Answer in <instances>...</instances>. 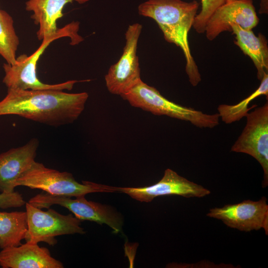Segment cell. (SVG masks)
<instances>
[{"label": "cell", "mask_w": 268, "mask_h": 268, "mask_svg": "<svg viewBox=\"0 0 268 268\" xmlns=\"http://www.w3.org/2000/svg\"><path fill=\"white\" fill-rule=\"evenodd\" d=\"M39 141L32 138L23 146L0 154V192H14L16 181L35 161Z\"/></svg>", "instance_id": "obj_13"}, {"label": "cell", "mask_w": 268, "mask_h": 268, "mask_svg": "<svg viewBox=\"0 0 268 268\" xmlns=\"http://www.w3.org/2000/svg\"><path fill=\"white\" fill-rule=\"evenodd\" d=\"M206 216L220 220L227 226L241 231L263 229L268 235V204L265 197L257 201L247 200L212 208Z\"/></svg>", "instance_id": "obj_9"}, {"label": "cell", "mask_w": 268, "mask_h": 268, "mask_svg": "<svg viewBox=\"0 0 268 268\" xmlns=\"http://www.w3.org/2000/svg\"><path fill=\"white\" fill-rule=\"evenodd\" d=\"M199 6L195 0H148L138 6L139 14L153 19L167 42L181 48L186 59V72L194 86L201 81V76L191 52L188 34Z\"/></svg>", "instance_id": "obj_2"}, {"label": "cell", "mask_w": 268, "mask_h": 268, "mask_svg": "<svg viewBox=\"0 0 268 268\" xmlns=\"http://www.w3.org/2000/svg\"><path fill=\"white\" fill-rule=\"evenodd\" d=\"M1 9H0V12Z\"/></svg>", "instance_id": "obj_23"}, {"label": "cell", "mask_w": 268, "mask_h": 268, "mask_svg": "<svg viewBox=\"0 0 268 268\" xmlns=\"http://www.w3.org/2000/svg\"><path fill=\"white\" fill-rule=\"evenodd\" d=\"M235 36L234 43L248 56L257 70L258 78L261 80L268 70V42L264 35L256 36L252 30H246L237 25L231 27Z\"/></svg>", "instance_id": "obj_16"}, {"label": "cell", "mask_w": 268, "mask_h": 268, "mask_svg": "<svg viewBox=\"0 0 268 268\" xmlns=\"http://www.w3.org/2000/svg\"><path fill=\"white\" fill-rule=\"evenodd\" d=\"M259 21L252 0H234L214 12L207 22L205 32L206 38L211 41L223 32L232 31L234 25L252 30Z\"/></svg>", "instance_id": "obj_11"}, {"label": "cell", "mask_w": 268, "mask_h": 268, "mask_svg": "<svg viewBox=\"0 0 268 268\" xmlns=\"http://www.w3.org/2000/svg\"><path fill=\"white\" fill-rule=\"evenodd\" d=\"M264 95L268 96V74L266 73L261 80L259 87L250 95L240 102L232 105L222 104L218 107L219 118L225 123L230 124L238 121L244 117H246L249 111L255 106L248 108L250 102L257 97Z\"/></svg>", "instance_id": "obj_18"}, {"label": "cell", "mask_w": 268, "mask_h": 268, "mask_svg": "<svg viewBox=\"0 0 268 268\" xmlns=\"http://www.w3.org/2000/svg\"><path fill=\"white\" fill-rule=\"evenodd\" d=\"M26 202L21 194L17 192L11 193L0 194V208L6 209L12 207H19L24 204Z\"/></svg>", "instance_id": "obj_21"}, {"label": "cell", "mask_w": 268, "mask_h": 268, "mask_svg": "<svg viewBox=\"0 0 268 268\" xmlns=\"http://www.w3.org/2000/svg\"><path fill=\"white\" fill-rule=\"evenodd\" d=\"M86 92L8 89L0 101V116L15 115L52 126L71 123L83 112Z\"/></svg>", "instance_id": "obj_1"}, {"label": "cell", "mask_w": 268, "mask_h": 268, "mask_svg": "<svg viewBox=\"0 0 268 268\" xmlns=\"http://www.w3.org/2000/svg\"><path fill=\"white\" fill-rule=\"evenodd\" d=\"M27 228L26 211L0 212V248L20 245Z\"/></svg>", "instance_id": "obj_17"}, {"label": "cell", "mask_w": 268, "mask_h": 268, "mask_svg": "<svg viewBox=\"0 0 268 268\" xmlns=\"http://www.w3.org/2000/svg\"><path fill=\"white\" fill-rule=\"evenodd\" d=\"M246 125L231 151L256 159L264 171L262 187L268 185V103L248 113Z\"/></svg>", "instance_id": "obj_7"}, {"label": "cell", "mask_w": 268, "mask_h": 268, "mask_svg": "<svg viewBox=\"0 0 268 268\" xmlns=\"http://www.w3.org/2000/svg\"><path fill=\"white\" fill-rule=\"evenodd\" d=\"M20 186L40 189L53 195L71 197L107 192L103 185L88 181H82L80 184L71 173L48 168L35 161L16 181L15 187Z\"/></svg>", "instance_id": "obj_5"}, {"label": "cell", "mask_w": 268, "mask_h": 268, "mask_svg": "<svg viewBox=\"0 0 268 268\" xmlns=\"http://www.w3.org/2000/svg\"><path fill=\"white\" fill-rule=\"evenodd\" d=\"M25 204L28 226L26 242H44L54 246L57 243V236L85 233L80 227L81 220L71 214L63 215L53 209L43 211L28 202Z\"/></svg>", "instance_id": "obj_6"}, {"label": "cell", "mask_w": 268, "mask_h": 268, "mask_svg": "<svg viewBox=\"0 0 268 268\" xmlns=\"http://www.w3.org/2000/svg\"><path fill=\"white\" fill-rule=\"evenodd\" d=\"M0 266L2 268H64L61 262L51 256L47 248L29 242L2 249L0 252Z\"/></svg>", "instance_id": "obj_14"}, {"label": "cell", "mask_w": 268, "mask_h": 268, "mask_svg": "<svg viewBox=\"0 0 268 268\" xmlns=\"http://www.w3.org/2000/svg\"><path fill=\"white\" fill-rule=\"evenodd\" d=\"M142 25L135 23L129 26L125 33L126 44L118 61L112 65L105 76L108 91L115 95L125 94L140 80V70L136 55Z\"/></svg>", "instance_id": "obj_8"}, {"label": "cell", "mask_w": 268, "mask_h": 268, "mask_svg": "<svg viewBox=\"0 0 268 268\" xmlns=\"http://www.w3.org/2000/svg\"><path fill=\"white\" fill-rule=\"evenodd\" d=\"M234 0H201V9L195 17L193 27L199 33L205 32L207 22L220 6Z\"/></svg>", "instance_id": "obj_20"}, {"label": "cell", "mask_w": 268, "mask_h": 268, "mask_svg": "<svg viewBox=\"0 0 268 268\" xmlns=\"http://www.w3.org/2000/svg\"><path fill=\"white\" fill-rule=\"evenodd\" d=\"M268 0H261L259 12L260 13H268Z\"/></svg>", "instance_id": "obj_22"}, {"label": "cell", "mask_w": 268, "mask_h": 268, "mask_svg": "<svg viewBox=\"0 0 268 268\" xmlns=\"http://www.w3.org/2000/svg\"><path fill=\"white\" fill-rule=\"evenodd\" d=\"M110 188L112 192L125 193L134 199L146 202L159 196L176 195L187 198H201L211 193L209 190L188 180L170 169L165 170L159 181L149 186L139 188L110 186Z\"/></svg>", "instance_id": "obj_10"}, {"label": "cell", "mask_w": 268, "mask_h": 268, "mask_svg": "<svg viewBox=\"0 0 268 268\" xmlns=\"http://www.w3.org/2000/svg\"><path fill=\"white\" fill-rule=\"evenodd\" d=\"M121 96L132 106L154 115H166L187 121L199 128H212L219 125L218 114H205L169 101L155 88L142 80Z\"/></svg>", "instance_id": "obj_4"}, {"label": "cell", "mask_w": 268, "mask_h": 268, "mask_svg": "<svg viewBox=\"0 0 268 268\" xmlns=\"http://www.w3.org/2000/svg\"><path fill=\"white\" fill-rule=\"evenodd\" d=\"M12 17L6 11L0 12V55L6 63L14 65L16 62V52L19 40L14 27Z\"/></svg>", "instance_id": "obj_19"}, {"label": "cell", "mask_w": 268, "mask_h": 268, "mask_svg": "<svg viewBox=\"0 0 268 268\" xmlns=\"http://www.w3.org/2000/svg\"><path fill=\"white\" fill-rule=\"evenodd\" d=\"M89 0H27L25 9L32 12L31 19L39 25L36 32L37 38H44L57 34L60 28H57V22L64 15L63 8L68 3L76 1L83 4Z\"/></svg>", "instance_id": "obj_15"}, {"label": "cell", "mask_w": 268, "mask_h": 268, "mask_svg": "<svg viewBox=\"0 0 268 268\" xmlns=\"http://www.w3.org/2000/svg\"><path fill=\"white\" fill-rule=\"evenodd\" d=\"M79 22L72 21L60 29L59 32L52 36L44 38L39 47L30 56L25 54L16 58L14 65L4 63L3 68L4 76L3 83L8 89L23 90H71L77 80H68L58 84H51L41 81L37 76L36 67L40 56L49 45L54 40L67 37L70 39V45H75L83 39L78 34Z\"/></svg>", "instance_id": "obj_3"}, {"label": "cell", "mask_w": 268, "mask_h": 268, "mask_svg": "<svg viewBox=\"0 0 268 268\" xmlns=\"http://www.w3.org/2000/svg\"><path fill=\"white\" fill-rule=\"evenodd\" d=\"M71 197L58 195L53 197L52 202L65 207L80 220H89L99 224H105L113 233L122 232L124 224L122 215L114 207L92 201H88L85 196Z\"/></svg>", "instance_id": "obj_12"}]
</instances>
